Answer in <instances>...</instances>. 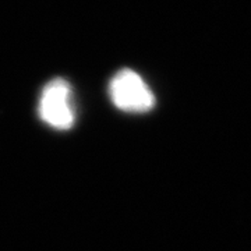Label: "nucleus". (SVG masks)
<instances>
[{
	"label": "nucleus",
	"instance_id": "obj_2",
	"mask_svg": "<svg viewBox=\"0 0 251 251\" xmlns=\"http://www.w3.org/2000/svg\"><path fill=\"white\" fill-rule=\"evenodd\" d=\"M109 94L113 105L123 112L144 113L153 108L155 98L145 81L133 70H120L110 81Z\"/></svg>",
	"mask_w": 251,
	"mask_h": 251
},
{
	"label": "nucleus",
	"instance_id": "obj_1",
	"mask_svg": "<svg viewBox=\"0 0 251 251\" xmlns=\"http://www.w3.org/2000/svg\"><path fill=\"white\" fill-rule=\"evenodd\" d=\"M38 113L42 122L56 130H69L75 122V109L70 84L63 78H53L42 90Z\"/></svg>",
	"mask_w": 251,
	"mask_h": 251
}]
</instances>
